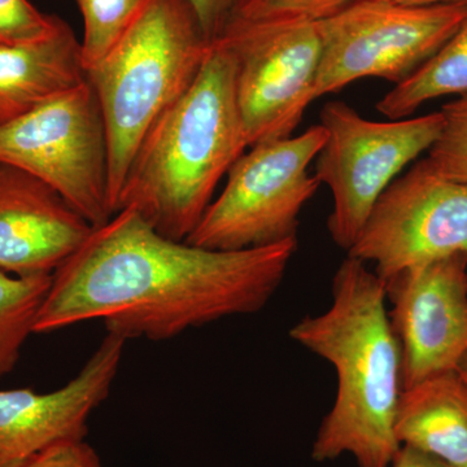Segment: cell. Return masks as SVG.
Segmentation results:
<instances>
[{"label": "cell", "instance_id": "cell-18", "mask_svg": "<svg viewBox=\"0 0 467 467\" xmlns=\"http://www.w3.org/2000/svg\"><path fill=\"white\" fill-rule=\"evenodd\" d=\"M84 17L81 41L85 72L100 63L140 16L146 0H77Z\"/></svg>", "mask_w": 467, "mask_h": 467}, {"label": "cell", "instance_id": "cell-3", "mask_svg": "<svg viewBox=\"0 0 467 467\" xmlns=\"http://www.w3.org/2000/svg\"><path fill=\"white\" fill-rule=\"evenodd\" d=\"M247 147L235 57L217 39L189 90L140 143L116 213L133 209L161 235L186 241L213 202L217 184Z\"/></svg>", "mask_w": 467, "mask_h": 467}, {"label": "cell", "instance_id": "cell-7", "mask_svg": "<svg viewBox=\"0 0 467 467\" xmlns=\"http://www.w3.org/2000/svg\"><path fill=\"white\" fill-rule=\"evenodd\" d=\"M0 161L50 184L94 227L113 217L106 124L88 84L0 125Z\"/></svg>", "mask_w": 467, "mask_h": 467}, {"label": "cell", "instance_id": "cell-11", "mask_svg": "<svg viewBox=\"0 0 467 467\" xmlns=\"http://www.w3.org/2000/svg\"><path fill=\"white\" fill-rule=\"evenodd\" d=\"M401 355L402 389L457 370L467 355V256L456 254L386 284Z\"/></svg>", "mask_w": 467, "mask_h": 467}, {"label": "cell", "instance_id": "cell-1", "mask_svg": "<svg viewBox=\"0 0 467 467\" xmlns=\"http://www.w3.org/2000/svg\"><path fill=\"white\" fill-rule=\"evenodd\" d=\"M297 239L216 251L161 235L133 209L94 227L52 275L36 334L101 319L107 333L160 342L260 312L284 281Z\"/></svg>", "mask_w": 467, "mask_h": 467}, {"label": "cell", "instance_id": "cell-19", "mask_svg": "<svg viewBox=\"0 0 467 467\" xmlns=\"http://www.w3.org/2000/svg\"><path fill=\"white\" fill-rule=\"evenodd\" d=\"M441 133L426 160L435 171L467 186V94L441 109Z\"/></svg>", "mask_w": 467, "mask_h": 467}, {"label": "cell", "instance_id": "cell-14", "mask_svg": "<svg viewBox=\"0 0 467 467\" xmlns=\"http://www.w3.org/2000/svg\"><path fill=\"white\" fill-rule=\"evenodd\" d=\"M81 41L58 17L38 41L0 46V125L84 84Z\"/></svg>", "mask_w": 467, "mask_h": 467}, {"label": "cell", "instance_id": "cell-2", "mask_svg": "<svg viewBox=\"0 0 467 467\" xmlns=\"http://www.w3.org/2000/svg\"><path fill=\"white\" fill-rule=\"evenodd\" d=\"M386 299L382 279L348 256L335 273L330 308L290 330L295 342L337 371V398L313 442L317 462L350 454L358 467H391L401 448L395 432L400 346Z\"/></svg>", "mask_w": 467, "mask_h": 467}, {"label": "cell", "instance_id": "cell-25", "mask_svg": "<svg viewBox=\"0 0 467 467\" xmlns=\"http://www.w3.org/2000/svg\"><path fill=\"white\" fill-rule=\"evenodd\" d=\"M395 5L405 7H426L438 5H467V0H389Z\"/></svg>", "mask_w": 467, "mask_h": 467}, {"label": "cell", "instance_id": "cell-13", "mask_svg": "<svg viewBox=\"0 0 467 467\" xmlns=\"http://www.w3.org/2000/svg\"><path fill=\"white\" fill-rule=\"evenodd\" d=\"M94 226L50 184L0 161V270L54 275Z\"/></svg>", "mask_w": 467, "mask_h": 467}, {"label": "cell", "instance_id": "cell-23", "mask_svg": "<svg viewBox=\"0 0 467 467\" xmlns=\"http://www.w3.org/2000/svg\"><path fill=\"white\" fill-rule=\"evenodd\" d=\"M202 32L209 42H216L247 0H190Z\"/></svg>", "mask_w": 467, "mask_h": 467}, {"label": "cell", "instance_id": "cell-10", "mask_svg": "<svg viewBox=\"0 0 467 467\" xmlns=\"http://www.w3.org/2000/svg\"><path fill=\"white\" fill-rule=\"evenodd\" d=\"M456 254L467 256V186L442 177L426 159L389 184L348 251L374 264L384 284Z\"/></svg>", "mask_w": 467, "mask_h": 467}, {"label": "cell", "instance_id": "cell-15", "mask_svg": "<svg viewBox=\"0 0 467 467\" xmlns=\"http://www.w3.org/2000/svg\"><path fill=\"white\" fill-rule=\"evenodd\" d=\"M401 445L467 467V384L447 371L402 389L395 418Z\"/></svg>", "mask_w": 467, "mask_h": 467}, {"label": "cell", "instance_id": "cell-12", "mask_svg": "<svg viewBox=\"0 0 467 467\" xmlns=\"http://www.w3.org/2000/svg\"><path fill=\"white\" fill-rule=\"evenodd\" d=\"M126 343L107 333L81 371L57 391L0 389V467H21L51 445L85 439L88 418L112 389Z\"/></svg>", "mask_w": 467, "mask_h": 467}, {"label": "cell", "instance_id": "cell-6", "mask_svg": "<svg viewBox=\"0 0 467 467\" xmlns=\"http://www.w3.org/2000/svg\"><path fill=\"white\" fill-rule=\"evenodd\" d=\"M441 110L411 119L371 121L346 101H328L319 113L327 138L316 158V175L333 195L331 239L348 252L380 195L407 165L429 152L441 133Z\"/></svg>", "mask_w": 467, "mask_h": 467}, {"label": "cell", "instance_id": "cell-8", "mask_svg": "<svg viewBox=\"0 0 467 467\" xmlns=\"http://www.w3.org/2000/svg\"><path fill=\"white\" fill-rule=\"evenodd\" d=\"M466 18L467 5L353 3L317 23L321 61L316 100L368 77L401 84L441 50Z\"/></svg>", "mask_w": 467, "mask_h": 467}, {"label": "cell", "instance_id": "cell-22", "mask_svg": "<svg viewBox=\"0 0 467 467\" xmlns=\"http://www.w3.org/2000/svg\"><path fill=\"white\" fill-rule=\"evenodd\" d=\"M21 467H104L99 454L85 439L51 445Z\"/></svg>", "mask_w": 467, "mask_h": 467}, {"label": "cell", "instance_id": "cell-17", "mask_svg": "<svg viewBox=\"0 0 467 467\" xmlns=\"http://www.w3.org/2000/svg\"><path fill=\"white\" fill-rule=\"evenodd\" d=\"M52 275H15L0 270V378L14 370L21 348L36 333Z\"/></svg>", "mask_w": 467, "mask_h": 467}, {"label": "cell", "instance_id": "cell-16", "mask_svg": "<svg viewBox=\"0 0 467 467\" xmlns=\"http://www.w3.org/2000/svg\"><path fill=\"white\" fill-rule=\"evenodd\" d=\"M467 94V18L447 43L408 79L378 101L389 119H408L427 101Z\"/></svg>", "mask_w": 467, "mask_h": 467}, {"label": "cell", "instance_id": "cell-21", "mask_svg": "<svg viewBox=\"0 0 467 467\" xmlns=\"http://www.w3.org/2000/svg\"><path fill=\"white\" fill-rule=\"evenodd\" d=\"M57 18L43 14L29 0H0V46L45 38L54 30Z\"/></svg>", "mask_w": 467, "mask_h": 467}, {"label": "cell", "instance_id": "cell-9", "mask_svg": "<svg viewBox=\"0 0 467 467\" xmlns=\"http://www.w3.org/2000/svg\"><path fill=\"white\" fill-rule=\"evenodd\" d=\"M220 41L235 57L236 94L248 147L292 137L316 100L318 24L236 16Z\"/></svg>", "mask_w": 467, "mask_h": 467}, {"label": "cell", "instance_id": "cell-20", "mask_svg": "<svg viewBox=\"0 0 467 467\" xmlns=\"http://www.w3.org/2000/svg\"><path fill=\"white\" fill-rule=\"evenodd\" d=\"M358 0H247L238 16L248 20H306L321 23Z\"/></svg>", "mask_w": 467, "mask_h": 467}, {"label": "cell", "instance_id": "cell-26", "mask_svg": "<svg viewBox=\"0 0 467 467\" xmlns=\"http://www.w3.org/2000/svg\"><path fill=\"white\" fill-rule=\"evenodd\" d=\"M457 371H459L461 378H462V379L465 380V383L467 384V355L466 358L461 361L459 368H457Z\"/></svg>", "mask_w": 467, "mask_h": 467}, {"label": "cell", "instance_id": "cell-5", "mask_svg": "<svg viewBox=\"0 0 467 467\" xmlns=\"http://www.w3.org/2000/svg\"><path fill=\"white\" fill-rule=\"evenodd\" d=\"M326 138L318 124L296 137L250 147L186 242L208 250L243 251L297 239L301 211L321 186L309 165Z\"/></svg>", "mask_w": 467, "mask_h": 467}, {"label": "cell", "instance_id": "cell-4", "mask_svg": "<svg viewBox=\"0 0 467 467\" xmlns=\"http://www.w3.org/2000/svg\"><path fill=\"white\" fill-rule=\"evenodd\" d=\"M211 45L190 0H146L121 41L86 73L109 138L113 213L140 143L193 84Z\"/></svg>", "mask_w": 467, "mask_h": 467}, {"label": "cell", "instance_id": "cell-24", "mask_svg": "<svg viewBox=\"0 0 467 467\" xmlns=\"http://www.w3.org/2000/svg\"><path fill=\"white\" fill-rule=\"evenodd\" d=\"M391 467H451L448 463L434 456L414 450V448L401 445L398 454L392 461Z\"/></svg>", "mask_w": 467, "mask_h": 467}]
</instances>
